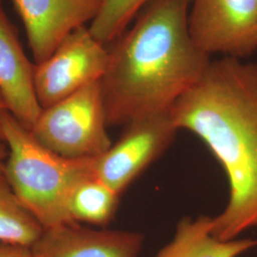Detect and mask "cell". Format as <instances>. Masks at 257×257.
I'll list each match as a JSON object with an SVG mask.
<instances>
[{
    "mask_svg": "<svg viewBox=\"0 0 257 257\" xmlns=\"http://www.w3.org/2000/svg\"><path fill=\"white\" fill-rule=\"evenodd\" d=\"M169 112L176 128L202 140L227 175L229 200L212 218V235L229 241L257 227V63L211 60Z\"/></svg>",
    "mask_w": 257,
    "mask_h": 257,
    "instance_id": "7a4b0ae2",
    "label": "cell"
},
{
    "mask_svg": "<svg viewBox=\"0 0 257 257\" xmlns=\"http://www.w3.org/2000/svg\"><path fill=\"white\" fill-rule=\"evenodd\" d=\"M8 157V148L4 141H0V175H4V168Z\"/></svg>",
    "mask_w": 257,
    "mask_h": 257,
    "instance_id": "2e32d148",
    "label": "cell"
},
{
    "mask_svg": "<svg viewBox=\"0 0 257 257\" xmlns=\"http://www.w3.org/2000/svg\"><path fill=\"white\" fill-rule=\"evenodd\" d=\"M192 0H151L112 41L100 79L108 126L169 111L211 62L189 32Z\"/></svg>",
    "mask_w": 257,
    "mask_h": 257,
    "instance_id": "6da1fadb",
    "label": "cell"
},
{
    "mask_svg": "<svg viewBox=\"0 0 257 257\" xmlns=\"http://www.w3.org/2000/svg\"><path fill=\"white\" fill-rule=\"evenodd\" d=\"M0 257H33L31 248L0 243Z\"/></svg>",
    "mask_w": 257,
    "mask_h": 257,
    "instance_id": "9a60e30c",
    "label": "cell"
},
{
    "mask_svg": "<svg viewBox=\"0 0 257 257\" xmlns=\"http://www.w3.org/2000/svg\"><path fill=\"white\" fill-rule=\"evenodd\" d=\"M212 218L200 215L195 219L179 221L175 237L156 257H238L257 247V239H232L222 241L212 233Z\"/></svg>",
    "mask_w": 257,
    "mask_h": 257,
    "instance_id": "8fae6325",
    "label": "cell"
},
{
    "mask_svg": "<svg viewBox=\"0 0 257 257\" xmlns=\"http://www.w3.org/2000/svg\"><path fill=\"white\" fill-rule=\"evenodd\" d=\"M151 0H102L90 31L102 44L108 46L128 29L130 22Z\"/></svg>",
    "mask_w": 257,
    "mask_h": 257,
    "instance_id": "5bb4252c",
    "label": "cell"
},
{
    "mask_svg": "<svg viewBox=\"0 0 257 257\" xmlns=\"http://www.w3.org/2000/svg\"><path fill=\"white\" fill-rule=\"evenodd\" d=\"M169 111L132 121L110 149L94 159V175L121 195L175 139Z\"/></svg>",
    "mask_w": 257,
    "mask_h": 257,
    "instance_id": "8992f818",
    "label": "cell"
},
{
    "mask_svg": "<svg viewBox=\"0 0 257 257\" xmlns=\"http://www.w3.org/2000/svg\"><path fill=\"white\" fill-rule=\"evenodd\" d=\"M144 237L130 230H93L79 223L44 230L33 257H138Z\"/></svg>",
    "mask_w": 257,
    "mask_h": 257,
    "instance_id": "9c48e42d",
    "label": "cell"
},
{
    "mask_svg": "<svg viewBox=\"0 0 257 257\" xmlns=\"http://www.w3.org/2000/svg\"><path fill=\"white\" fill-rule=\"evenodd\" d=\"M100 80L43 109L30 131L38 142L66 158H97L111 141Z\"/></svg>",
    "mask_w": 257,
    "mask_h": 257,
    "instance_id": "277c9868",
    "label": "cell"
},
{
    "mask_svg": "<svg viewBox=\"0 0 257 257\" xmlns=\"http://www.w3.org/2000/svg\"><path fill=\"white\" fill-rule=\"evenodd\" d=\"M119 196L108 185L92 175L75 188L69 204L70 216L74 223L106 226L116 212Z\"/></svg>",
    "mask_w": 257,
    "mask_h": 257,
    "instance_id": "7c38bea8",
    "label": "cell"
},
{
    "mask_svg": "<svg viewBox=\"0 0 257 257\" xmlns=\"http://www.w3.org/2000/svg\"><path fill=\"white\" fill-rule=\"evenodd\" d=\"M0 5H1V0H0Z\"/></svg>",
    "mask_w": 257,
    "mask_h": 257,
    "instance_id": "ac0fdd59",
    "label": "cell"
},
{
    "mask_svg": "<svg viewBox=\"0 0 257 257\" xmlns=\"http://www.w3.org/2000/svg\"><path fill=\"white\" fill-rule=\"evenodd\" d=\"M189 32L206 55L242 58L257 50V0H192Z\"/></svg>",
    "mask_w": 257,
    "mask_h": 257,
    "instance_id": "52a82bcc",
    "label": "cell"
},
{
    "mask_svg": "<svg viewBox=\"0 0 257 257\" xmlns=\"http://www.w3.org/2000/svg\"><path fill=\"white\" fill-rule=\"evenodd\" d=\"M34 70L35 64L29 60L0 5V92L10 113L29 130L43 110L36 94Z\"/></svg>",
    "mask_w": 257,
    "mask_h": 257,
    "instance_id": "30bf717a",
    "label": "cell"
},
{
    "mask_svg": "<svg viewBox=\"0 0 257 257\" xmlns=\"http://www.w3.org/2000/svg\"><path fill=\"white\" fill-rule=\"evenodd\" d=\"M36 64L45 61L75 29L92 22L102 0H12Z\"/></svg>",
    "mask_w": 257,
    "mask_h": 257,
    "instance_id": "ba28073f",
    "label": "cell"
},
{
    "mask_svg": "<svg viewBox=\"0 0 257 257\" xmlns=\"http://www.w3.org/2000/svg\"><path fill=\"white\" fill-rule=\"evenodd\" d=\"M108 62V47L92 36L89 27L75 29L45 61L35 64L34 85L41 108L51 107L99 81Z\"/></svg>",
    "mask_w": 257,
    "mask_h": 257,
    "instance_id": "5b68a950",
    "label": "cell"
},
{
    "mask_svg": "<svg viewBox=\"0 0 257 257\" xmlns=\"http://www.w3.org/2000/svg\"><path fill=\"white\" fill-rule=\"evenodd\" d=\"M8 148L4 176L44 230L73 224L69 204L75 188L94 175V159H72L43 146L9 111L1 123Z\"/></svg>",
    "mask_w": 257,
    "mask_h": 257,
    "instance_id": "3957f363",
    "label": "cell"
},
{
    "mask_svg": "<svg viewBox=\"0 0 257 257\" xmlns=\"http://www.w3.org/2000/svg\"><path fill=\"white\" fill-rule=\"evenodd\" d=\"M44 232L37 218L19 201L0 175V243L32 248Z\"/></svg>",
    "mask_w": 257,
    "mask_h": 257,
    "instance_id": "4fadbf2b",
    "label": "cell"
},
{
    "mask_svg": "<svg viewBox=\"0 0 257 257\" xmlns=\"http://www.w3.org/2000/svg\"><path fill=\"white\" fill-rule=\"evenodd\" d=\"M9 111L8 108H7V105H6V102L3 98V95L0 92V141H3L2 139V130H1V123H2V119H3V116L5 115V113Z\"/></svg>",
    "mask_w": 257,
    "mask_h": 257,
    "instance_id": "e0dca14e",
    "label": "cell"
}]
</instances>
